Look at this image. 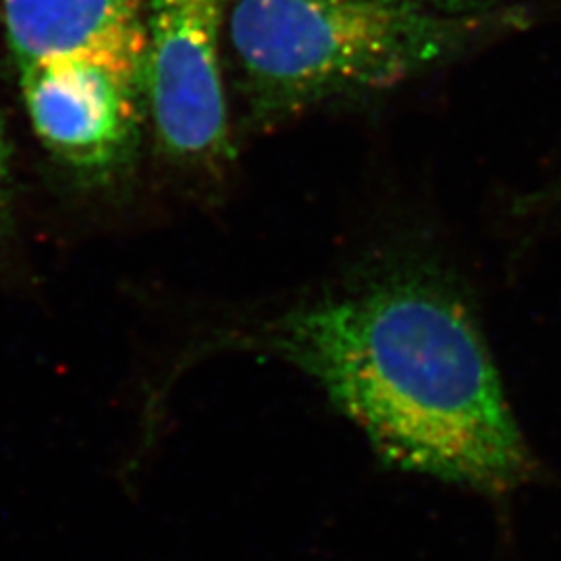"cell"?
<instances>
[{
	"mask_svg": "<svg viewBox=\"0 0 561 561\" xmlns=\"http://www.w3.org/2000/svg\"><path fill=\"white\" fill-rule=\"evenodd\" d=\"M196 350L291 364L405 472L489 497L539 472L472 301L428 254H396L312 298L217 329Z\"/></svg>",
	"mask_w": 561,
	"mask_h": 561,
	"instance_id": "obj_1",
	"label": "cell"
},
{
	"mask_svg": "<svg viewBox=\"0 0 561 561\" xmlns=\"http://www.w3.org/2000/svg\"><path fill=\"white\" fill-rule=\"evenodd\" d=\"M500 15H449L414 0H236L227 34L262 117L382 90L497 30Z\"/></svg>",
	"mask_w": 561,
	"mask_h": 561,
	"instance_id": "obj_2",
	"label": "cell"
},
{
	"mask_svg": "<svg viewBox=\"0 0 561 561\" xmlns=\"http://www.w3.org/2000/svg\"><path fill=\"white\" fill-rule=\"evenodd\" d=\"M146 36L21 69L27 115L46 150L92 181L108 180L136 150L146 111Z\"/></svg>",
	"mask_w": 561,
	"mask_h": 561,
	"instance_id": "obj_3",
	"label": "cell"
},
{
	"mask_svg": "<svg viewBox=\"0 0 561 561\" xmlns=\"http://www.w3.org/2000/svg\"><path fill=\"white\" fill-rule=\"evenodd\" d=\"M236 0H148L146 111L162 152L183 164L229 154L221 38Z\"/></svg>",
	"mask_w": 561,
	"mask_h": 561,
	"instance_id": "obj_4",
	"label": "cell"
},
{
	"mask_svg": "<svg viewBox=\"0 0 561 561\" xmlns=\"http://www.w3.org/2000/svg\"><path fill=\"white\" fill-rule=\"evenodd\" d=\"M148 0H2L18 69L146 36Z\"/></svg>",
	"mask_w": 561,
	"mask_h": 561,
	"instance_id": "obj_5",
	"label": "cell"
},
{
	"mask_svg": "<svg viewBox=\"0 0 561 561\" xmlns=\"http://www.w3.org/2000/svg\"><path fill=\"white\" fill-rule=\"evenodd\" d=\"M11 225V148L0 125V241Z\"/></svg>",
	"mask_w": 561,
	"mask_h": 561,
	"instance_id": "obj_6",
	"label": "cell"
},
{
	"mask_svg": "<svg viewBox=\"0 0 561 561\" xmlns=\"http://www.w3.org/2000/svg\"><path fill=\"white\" fill-rule=\"evenodd\" d=\"M414 2H421L428 9L449 13V15H472V13H479L484 0H414Z\"/></svg>",
	"mask_w": 561,
	"mask_h": 561,
	"instance_id": "obj_7",
	"label": "cell"
}]
</instances>
